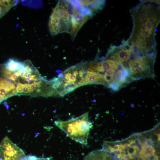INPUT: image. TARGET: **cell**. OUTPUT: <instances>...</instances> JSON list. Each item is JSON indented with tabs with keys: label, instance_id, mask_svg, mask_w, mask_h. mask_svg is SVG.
I'll return each instance as SVG.
<instances>
[{
	"label": "cell",
	"instance_id": "obj_11",
	"mask_svg": "<svg viewBox=\"0 0 160 160\" xmlns=\"http://www.w3.org/2000/svg\"><path fill=\"white\" fill-rule=\"evenodd\" d=\"M18 2L15 0H0V18Z\"/></svg>",
	"mask_w": 160,
	"mask_h": 160
},
{
	"label": "cell",
	"instance_id": "obj_5",
	"mask_svg": "<svg viewBox=\"0 0 160 160\" xmlns=\"http://www.w3.org/2000/svg\"><path fill=\"white\" fill-rule=\"evenodd\" d=\"M71 5V28L69 34L73 39L82 26L90 17L82 14L76 6L73 0H70Z\"/></svg>",
	"mask_w": 160,
	"mask_h": 160
},
{
	"label": "cell",
	"instance_id": "obj_4",
	"mask_svg": "<svg viewBox=\"0 0 160 160\" xmlns=\"http://www.w3.org/2000/svg\"><path fill=\"white\" fill-rule=\"evenodd\" d=\"M0 160H23L26 156L23 150L6 136L0 145Z\"/></svg>",
	"mask_w": 160,
	"mask_h": 160
},
{
	"label": "cell",
	"instance_id": "obj_7",
	"mask_svg": "<svg viewBox=\"0 0 160 160\" xmlns=\"http://www.w3.org/2000/svg\"><path fill=\"white\" fill-rule=\"evenodd\" d=\"M60 10L62 33H69L71 28V5L70 1L59 0L57 3Z\"/></svg>",
	"mask_w": 160,
	"mask_h": 160
},
{
	"label": "cell",
	"instance_id": "obj_2",
	"mask_svg": "<svg viewBox=\"0 0 160 160\" xmlns=\"http://www.w3.org/2000/svg\"><path fill=\"white\" fill-rule=\"evenodd\" d=\"M102 149L110 153L116 160H138L140 145L137 133L122 140L105 141Z\"/></svg>",
	"mask_w": 160,
	"mask_h": 160
},
{
	"label": "cell",
	"instance_id": "obj_18",
	"mask_svg": "<svg viewBox=\"0 0 160 160\" xmlns=\"http://www.w3.org/2000/svg\"><path fill=\"white\" fill-rule=\"evenodd\" d=\"M17 92L16 90H14L12 91V94L14 95L17 94Z\"/></svg>",
	"mask_w": 160,
	"mask_h": 160
},
{
	"label": "cell",
	"instance_id": "obj_19",
	"mask_svg": "<svg viewBox=\"0 0 160 160\" xmlns=\"http://www.w3.org/2000/svg\"><path fill=\"white\" fill-rule=\"evenodd\" d=\"M41 90L39 89H38L36 90V92L38 93L41 92Z\"/></svg>",
	"mask_w": 160,
	"mask_h": 160
},
{
	"label": "cell",
	"instance_id": "obj_6",
	"mask_svg": "<svg viewBox=\"0 0 160 160\" xmlns=\"http://www.w3.org/2000/svg\"><path fill=\"white\" fill-rule=\"evenodd\" d=\"M76 7L82 14L91 17L100 10L105 4L104 0H73Z\"/></svg>",
	"mask_w": 160,
	"mask_h": 160
},
{
	"label": "cell",
	"instance_id": "obj_9",
	"mask_svg": "<svg viewBox=\"0 0 160 160\" xmlns=\"http://www.w3.org/2000/svg\"><path fill=\"white\" fill-rule=\"evenodd\" d=\"M84 160H116L110 153L102 149L93 150L86 156Z\"/></svg>",
	"mask_w": 160,
	"mask_h": 160
},
{
	"label": "cell",
	"instance_id": "obj_14",
	"mask_svg": "<svg viewBox=\"0 0 160 160\" xmlns=\"http://www.w3.org/2000/svg\"><path fill=\"white\" fill-rule=\"evenodd\" d=\"M21 86V89L23 92L29 93L33 92V90L30 89L25 84H23L20 83H18Z\"/></svg>",
	"mask_w": 160,
	"mask_h": 160
},
{
	"label": "cell",
	"instance_id": "obj_3",
	"mask_svg": "<svg viewBox=\"0 0 160 160\" xmlns=\"http://www.w3.org/2000/svg\"><path fill=\"white\" fill-rule=\"evenodd\" d=\"M137 135L140 145L138 160H160V123Z\"/></svg>",
	"mask_w": 160,
	"mask_h": 160
},
{
	"label": "cell",
	"instance_id": "obj_1",
	"mask_svg": "<svg viewBox=\"0 0 160 160\" xmlns=\"http://www.w3.org/2000/svg\"><path fill=\"white\" fill-rule=\"evenodd\" d=\"M54 123L72 140L84 145L87 144L89 132L92 127L87 112L66 121H56Z\"/></svg>",
	"mask_w": 160,
	"mask_h": 160
},
{
	"label": "cell",
	"instance_id": "obj_13",
	"mask_svg": "<svg viewBox=\"0 0 160 160\" xmlns=\"http://www.w3.org/2000/svg\"><path fill=\"white\" fill-rule=\"evenodd\" d=\"M23 160H53V159L51 157L39 158L37 157L34 156L28 155L26 156Z\"/></svg>",
	"mask_w": 160,
	"mask_h": 160
},
{
	"label": "cell",
	"instance_id": "obj_12",
	"mask_svg": "<svg viewBox=\"0 0 160 160\" xmlns=\"http://www.w3.org/2000/svg\"><path fill=\"white\" fill-rule=\"evenodd\" d=\"M123 67L120 64L119 69L117 70L115 73L113 81L119 83L122 85L124 83L126 84V79L124 76L123 74Z\"/></svg>",
	"mask_w": 160,
	"mask_h": 160
},
{
	"label": "cell",
	"instance_id": "obj_10",
	"mask_svg": "<svg viewBox=\"0 0 160 160\" xmlns=\"http://www.w3.org/2000/svg\"><path fill=\"white\" fill-rule=\"evenodd\" d=\"M25 62H22L13 59H9L2 66L12 72H15L24 68Z\"/></svg>",
	"mask_w": 160,
	"mask_h": 160
},
{
	"label": "cell",
	"instance_id": "obj_17",
	"mask_svg": "<svg viewBox=\"0 0 160 160\" xmlns=\"http://www.w3.org/2000/svg\"><path fill=\"white\" fill-rule=\"evenodd\" d=\"M34 82L36 84H41L42 83L41 79L40 78H37L34 80Z\"/></svg>",
	"mask_w": 160,
	"mask_h": 160
},
{
	"label": "cell",
	"instance_id": "obj_15",
	"mask_svg": "<svg viewBox=\"0 0 160 160\" xmlns=\"http://www.w3.org/2000/svg\"><path fill=\"white\" fill-rule=\"evenodd\" d=\"M8 92L4 88L0 87V97L3 99L5 97L6 94Z\"/></svg>",
	"mask_w": 160,
	"mask_h": 160
},
{
	"label": "cell",
	"instance_id": "obj_16",
	"mask_svg": "<svg viewBox=\"0 0 160 160\" xmlns=\"http://www.w3.org/2000/svg\"><path fill=\"white\" fill-rule=\"evenodd\" d=\"M18 76L15 73L11 74L9 75L8 79H11L15 81L17 80Z\"/></svg>",
	"mask_w": 160,
	"mask_h": 160
},
{
	"label": "cell",
	"instance_id": "obj_8",
	"mask_svg": "<svg viewBox=\"0 0 160 160\" xmlns=\"http://www.w3.org/2000/svg\"><path fill=\"white\" fill-rule=\"evenodd\" d=\"M48 27L49 32L53 36L62 33L60 18V10L57 3L52 10L50 16Z\"/></svg>",
	"mask_w": 160,
	"mask_h": 160
}]
</instances>
